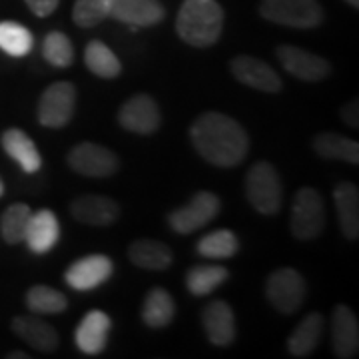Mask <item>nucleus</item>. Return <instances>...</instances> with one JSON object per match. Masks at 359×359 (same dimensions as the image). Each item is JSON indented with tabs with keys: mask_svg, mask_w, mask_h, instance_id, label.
Returning <instances> with one entry per match:
<instances>
[{
	"mask_svg": "<svg viewBox=\"0 0 359 359\" xmlns=\"http://www.w3.org/2000/svg\"><path fill=\"white\" fill-rule=\"evenodd\" d=\"M190 138L196 152L218 168L238 166L250 150L245 130L233 118L214 110L196 118Z\"/></svg>",
	"mask_w": 359,
	"mask_h": 359,
	"instance_id": "nucleus-1",
	"label": "nucleus"
},
{
	"mask_svg": "<svg viewBox=\"0 0 359 359\" xmlns=\"http://www.w3.org/2000/svg\"><path fill=\"white\" fill-rule=\"evenodd\" d=\"M224 30V11L216 0H184L176 18V32L194 48L216 44Z\"/></svg>",
	"mask_w": 359,
	"mask_h": 359,
	"instance_id": "nucleus-2",
	"label": "nucleus"
},
{
	"mask_svg": "<svg viewBox=\"0 0 359 359\" xmlns=\"http://www.w3.org/2000/svg\"><path fill=\"white\" fill-rule=\"evenodd\" d=\"M245 196L256 212L273 216L283 202L282 180L269 162H256L245 174Z\"/></svg>",
	"mask_w": 359,
	"mask_h": 359,
	"instance_id": "nucleus-3",
	"label": "nucleus"
},
{
	"mask_svg": "<svg viewBox=\"0 0 359 359\" xmlns=\"http://www.w3.org/2000/svg\"><path fill=\"white\" fill-rule=\"evenodd\" d=\"M259 14L273 25L290 28H316L323 20L318 0H262Z\"/></svg>",
	"mask_w": 359,
	"mask_h": 359,
	"instance_id": "nucleus-4",
	"label": "nucleus"
},
{
	"mask_svg": "<svg viewBox=\"0 0 359 359\" xmlns=\"http://www.w3.org/2000/svg\"><path fill=\"white\" fill-rule=\"evenodd\" d=\"M325 224V208L323 198L313 188H302L297 190L292 205V233L295 240L309 242L316 240L323 230Z\"/></svg>",
	"mask_w": 359,
	"mask_h": 359,
	"instance_id": "nucleus-5",
	"label": "nucleus"
},
{
	"mask_svg": "<svg viewBox=\"0 0 359 359\" xmlns=\"http://www.w3.org/2000/svg\"><path fill=\"white\" fill-rule=\"evenodd\" d=\"M266 297L280 313L292 316L306 299V282L294 268L276 269L266 282Z\"/></svg>",
	"mask_w": 359,
	"mask_h": 359,
	"instance_id": "nucleus-6",
	"label": "nucleus"
},
{
	"mask_svg": "<svg viewBox=\"0 0 359 359\" xmlns=\"http://www.w3.org/2000/svg\"><path fill=\"white\" fill-rule=\"evenodd\" d=\"M76 110V88L70 82H54L42 92L39 122L46 128H62Z\"/></svg>",
	"mask_w": 359,
	"mask_h": 359,
	"instance_id": "nucleus-7",
	"label": "nucleus"
},
{
	"mask_svg": "<svg viewBox=\"0 0 359 359\" xmlns=\"http://www.w3.org/2000/svg\"><path fill=\"white\" fill-rule=\"evenodd\" d=\"M222 202L216 194L198 192L186 205L174 210L168 216V224L176 233H192V231L204 228L219 214Z\"/></svg>",
	"mask_w": 359,
	"mask_h": 359,
	"instance_id": "nucleus-8",
	"label": "nucleus"
},
{
	"mask_svg": "<svg viewBox=\"0 0 359 359\" xmlns=\"http://www.w3.org/2000/svg\"><path fill=\"white\" fill-rule=\"evenodd\" d=\"M70 168L88 178H108L118 172V158L112 150L94 142H82L68 154Z\"/></svg>",
	"mask_w": 359,
	"mask_h": 359,
	"instance_id": "nucleus-9",
	"label": "nucleus"
},
{
	"mask_svg": "<svg viewBox=\"0 0 359 359\" xmlns=\"http://www.w3.org/2000/svg\"><path fill=\"white\" fill-rule=\"evenodd\" d=\"M118 122L122 128L136 134H154L160 128L162 116L156 100L150 94H136L118 112Z\"/></svg>",
	"mask_w": 359,
	"mask_h": 359,
	"instance_id": "nucleus-10",
	"label": "nucleus"
},
{
	"mask_svg": "<svg viewBox=\"0 0 359 359\" xmlns=\"http://www.w3.org/2000/svg\"><path fill=\"white\" fill-rule=\"evenodd\" d=\"M276 56L292 76L299 78L304 82H320L332 72V66L325 58L311 54L304 48H297V46H285V44L278 46Z\"/></svg>",
	"mask_w": 359,
	"mask_h": 359,
	"instance_id": "nucleus-11",
	"label": "nucleus"
},
{
	"mask_svg": "<svg viewBox=\"0 0 359 359\" xmlns=\"http://www.w3.org/2000/svg\"><path fill=\"white\" fill-rule=\"evenodd\" d=\"M114 271L112 259L102 254H92V256L82 257L74 262L70 268L66 269L65 280L72 290H80V292H88L104 282L110 280Z\"/></svg>",
	"mask_w": 359,
	"mask_h": 359,
	"instance_id": "nucleus-12",
	"label": "nucleus"
},
{
	"mask_svg": "<svg viewBox=\"0 0 359 359\" xmlns=\"http://www.w3.org/2000/svg\"><path fill=\"white\" fill-rule=\"evenodd\" d=\"M230 68L236 80H240L245 86H252V88L262 90V92H269V94H276L282 90L280 74L259 58L236 56L230 62Z\"/></svg>",
	"mask_w": 359,
	"mask_h": 359,
	"instance_id": "nucleus-13",
	"label": "nucleus"
},
{
	"mask_svg": "<svg viewBox=\"0 0 359 359\" xmlns=\"http://www.w3.org/2000/svg\"><path fill=\"white\" fill-rule=\"evenodd\" d=\"M110 16L130 26H154L164 20L160 0H110Z\"/></svg>",
	"mask_w": 359,
	"mask_h": 359,
	"instance_id": "nucleus-14",
	"label": "nucleus"
},
{
	"mask_svg": "<svg viewBox=\"0 0 359 359\" xmlns=\"http://www.w3.org/2000/svg\"><path fill=\"white\" fill-rule=\"evenodd\" d=\"M332 347L335 358L349 359L358 353L359 347V323L351 309L339 304L334 309L332 320Z\"/></svg>",
	"mask_w": 359,
	"mask_h": 359,
	"instance_id": "nucleus-15",
	"label": "nucleus"
},
{
	"mask_svg": "<svg viewBox=\"0 0 359 359\" xmlns=\"http://www.w3.org/2000/svg\"><path fill=\"white\" fill-rule=\"evenodd\" d=\"M202 323L208 339L214 346L226 347L236 339V316L226 302H212L202 311Z\"/></svg>",
	"mask_w": 359,
	"mask_h": 359,
	"instance_id": "nucleus-16",
	"label": "nucleus"
},
{
	"mask_svg": "<svg viewBox=\"0 0 359 359\" xmlns=\"http://www.w3.org/2000/svg\"><path fill=\"white\" fill-rule=\"evenodd\" d=\"M110 327H112V321L100 309L86 313L84 320L78 323L76 334H74L78 349L86 355H98L108 344Z\"/></svg>",
	"mask_w": 359,
	"mask_h": 359,
	"instance_id": "nucleus-17",
	"label": "nucleus"
},
{
	"mask_svg": "<svg viewBox=\"0 0 359 359\" xmlns=\"http://www.w3.org/2000/svg\"><path fill=\"white\" fill-rule=\"evenodd\" d=\"M72 216L88 226H110L114 224L120 208L112 198L90 194V196H80L70 205Z\"/></svg>",
	"mask_w": 359,
	"mask_h": 359,
	"instance_id": "nucleus-18",
	"label": "nucleus"
},
{
	"mask_svg": "<svg viewBox=\"0 0 359 359\" xmlns=\"http://www.w3.org/2000/svg\"><path fill=\"white\" fill-rule=\"evenodd\" d=\"M60 238V226L58 219L50 210H39L30 216L28 228L25 233V242L34 254H46L56 245Z\"/></svg>",
	"mask_w": 359,
	"mask_h": 359,
	"instance_id": "nucleus-19",
	"label": "nucleus"
},
{
	"mask_svg": "<svg viewBox=\"0 0 359 359\" xmlns=\"http://www.w3.org/2000/svg\"><path fill=\"white\" fill-rule=\"evenodd\" d=\"M13 332L32 349L42 351V353H50L60 344L58 334H56V330L52 327L50 323H46L44 320H39V318H32V316H18V318H14Z\"/></svg>",
	"mask_w": 359,
	"mask_h": 359,
	"instance_id": "nucleus-20",
	"label": "nucleus"
},
{
	"mask_svg": "<svg viewBox=\"0 0 359 359\" xmlns=\"http://www.w3.org/2000/svg\"><path fill=\"white\" fill-rule=\"evenodd\" d=\"M334 202L339 226L347 240H358L359 236V190L351 182H341L334 190Z\"/></svg>",
	"mask_w": 359,
	"mask_h": 359,
	"instance_id": "nucleus-21",
	"label": "nucleus"
},
{
	"mask_svg": "<svg viewBox=\"0 0 359 359\" xmlns=\"http://www.w3.org/2000/svg\"><path fill=\"white\" fill-rule=\"evenodd\" d=\"M0 142H2L4 152L11 156L14 162H18L26 174L39 172L42 166V158L36 150V144L30 140L22 130L8 128L2 134Z\"/></svg>",
	"mask_w": 359,
	"mask_h": 359,
	"instance_id": "nucleus-22",
	"label": "nucleus"
},
{
	"mask_svg": "<svg viewBox=\"0 0 359 359\" xmlns=\"http://www.w3.org/2000/svg\"><path fill=\"white\" fill-rule=\"evenodd\" d=\"M323 334V316L321 313H308L304 320L297 323L290 341H287V351L294 358H308L318 347Z\"/></svg>",
	"mask_w": 359,
	"mask_h": 359,
	"instance_id": "nucleus-23",
	"label": "nucleus"
},
{
	"mask_svg": "<svg viewBox=\"0 0 359 359\" xmlns=\"http://www.w3.org/2000/svg\"><path fill=\"white\" fill-rule=\"evenodd\" d=\"M316 154L325 160H344L349 164H359V144L335 132H321L313 138Z\"/></svg>",
	"mask_w": 359,
	"mask_h": 359,
	"instance_id": "nucleus-24",
	"label": "nucleus"
},
{
	"mask_svg": "<svg viewBox=\"0 0 359 359\" xmlns=\"http://www.w3.org/2000/svg\"><path fill=\"white\" fill-rule=\"evenodd\" d=\"M176 316V304L174 297L168 294L164 287H154L144 297L142 306V320L148 327H166L170 321Z\"/></svg>",
	"mask_w": 359,
	"mask_h": 359,
	"instance_id": "nucleus-25",
	"label": "nucleus"
},
{
	"mask_svg": "<svg viewBox=\"0 0 359 359\" xmlns=\"http://www.w3.org/2000/svg\"><path fill=\"white\" fill-rule=\"evenodd\" d=\"M128 256L134 266L142 269H166L172 264V250L162 242L156 240H136L128 248Z\"/></svg>",
	"mask_w": 359,
	"mask_h": 359,
	"instance_id": "nucleus-26",
	"label": "nucleus"
},
{
	"mask_svg": "<svg viewBox=\"0 0 359 359\" xmlns=\"http://www.w3.org/2000/svg\"><path fill=\"white\" fill-rule=\"evenodd\" d=\"M84 62L92 74L106 78V80L120 76V72H122V65H120L118 56L100 40L88 42V46L84 50Z\"/></svg>",
	"mask_w": 359,
	"mask_h": 359,
	"instance_id": "nucleus-27",
	"label": "nucleus"
},
{
	"mask_svg": "<svg viewBox=\"0 0 359 359\" xmlns=\"http://www.w3.org/2000/svg\"><path fill=\"white\" fill-rule=\"evenodd\" d=\"M228 269L222 266H194L186 273V287L192 295L212 294L218 285L228 280Z\"/></svg>",
	"mask_w": 359,
	"mask_h": 359,
	"instance_id": "nucleus-28",
	"label": "nucleus"
},
{
	"mask_svg": "<svg viewBox=\"0 0 359 359\" xmlns=\"http://www.w3.org/2000/svg\"><path fill=\"white\" fill-rule=\"evenodd\" d=\"M198 254L210 259H228L233 257L240 250L238 236L230 230H216L212 233L204 236L198 245H196Z\"/></svg>",
	"mask_w": 359,
	"mask_h": 359,
	"instance_id": "nucleus-29",
	"label": "nucleus"
},
{
	"mask_svg": "<svg viewBox=\"0 0 359 359\" xmlns=\"http://www.w3.org/2000/svg\"><path fill=\"white\" fill-rule=\"evenodd\" d=\"M30 216H32V210L26 204H13L4 210L2 219H0V231H2V238L6 244L16 245L25 242Z\"/></svg>",
	"mask_w": 359,
	"mask_h": 359,
	"instance_id": "nucleus-30",
	"label": "nucleus"
},
{
	"mask_svg": "<svg viewBox=\"0 0 359 359\" xmlns=\"http://www.w3.org/2000/svg\"><path fill=\"white\" fill-rule=\"evenodd\" d=\"M34 46V36L26 26L4 20L0 22V50L11 56H26Z\"/></svg>",
	"mask_w": 359,
	"mask_h": 359,
	"instance_id": "nucleus-31",
	"label": "nucleus"
},
{
	"mask_svg": "<svg viewBox=\"0 0 359 359\" xmlns=\"http://www.w3.org/2000/svg\"><path fill=\"white\" fill-rule=\"evenodd\" d=\"M26 306L32 313H62L68 308V299L58 290L48 285H32L26 294Z\"/></svg>",
	"mask_w": 359,
	"mask_h": 359,
	"instance_id": "nucleus-32",
	"label": "nucleus"
},
{
	"mask_svg": "<svg viewBox=\"0 0 359 359\" xmlns=\"http://www.w3.org/2000/svg\"><path fill=\"white\" fill-rule=\"evenodd\" d=\"M42 56L48 60V65L56 68H68L74 62V46L65 32H48L42 42Z\"/></svg>",
	"mask_w": 359,
	"mask_h": 359,
	"instance_id": "nucleus-33",
	"label": "nucleus"
},
{
	"mask_svg": "<svg viewBox=\"0 0 359 359\" xmlns=\"http://www.w3.org/2000/svg\"><path fill=\"white\" fill-rule=\"evenodd\" d=\"M110 16V0H76L72 8V18L82 28L100 25Z\"/></svg>",
	"mask_w": 359,
	"mask_h": 359,
	"instance_id": "nucleus-34",
	"label": "nucleus"
},
{
	"mask_svg": "<svg viewBox=\"0 0 359 359\" xmlns=\"http://www.w3.org/2000/svg\"><path fill=\"white\" fill-rule=\"evenodd\" d=\"M25 2L26 6L36 14V16H40V18L50 16L58 8V4H60V0H25Z\"/></svg>",
	"mask_w": 359,
	"mask_h": 359,
	"instance_id": "nucleus-35",
	"label": "nucleus"
},
{
	"mask_svg": "<svg viewBox=\"0 0 359 359\" xmlns=\"http://www.w3.org/2000/svg\"><path fill=\"white\" fill-rule=\"evenodd\" d=\"M341 118H344V122H346L347 126H351V128H358L359 126L358 100H351V102H347L346 106L341 108Z\"/></svg>",
	"mask_w": 359,
	"mask_h": 359,
	"instance_id": "nucleus-36",
	"label": "nucleus"
},
{
	"mask_svg": "<svg viewBox=\"0 0 359 359\" xmlns=\"http://www.w3.org/2000/svg\"><path fill=\"white\" fill-rule=\"evenodd\" d=\"M6 358L8 359H28L30 355H28V353H22V351H13V353H8Z\"/></svg>",
	"mask_w": 359,
	"mask_h": 359,
	"instance_id": "nucleus-37",
	"label": "nucleus"
},
{
	"mask_svg": "<svg viewBox=\"0 0 359 359\" xmlns=\"http://www.w3.org/2000/svg\"><path fill=\"white\" fill-rule=\"evenodd\" d=\"M347 4H351L353 8H359V0H346Z\"/></svg>",
	"mask_w": 359,
	"mask_h": 359,
	"instance_id": "nucleus-38",
	"label": "nucleus"
},
{
	"mask_svg": "<svg viewBox=\"0 0 359 359\" xmlns=\"http://www.w3.org/2000/svg\"><path fill=\"white\" fill-rule=\"evenodd\" d=\"M2 194H4V184H2V180H0V198H2Z\"/></svg>",
	"mask_w": 359,
	"mask_h": 359,
	"instance_id": "nucleus-39",
	"label": "nucleus"
}]
</instances>
